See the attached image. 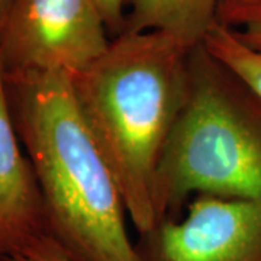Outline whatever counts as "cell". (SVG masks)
I'll return each instance as SVG.
<instances>
[{
	"label": "cell",
	"mask_w": 261,
	"mask_h": 261,
	"mask_svg": "<svg viewBox=\"0 0 261 261\" xmlns=\"http://www.w3.org/2000/svg\"><path fill=\"white\" fill-rule=\"evenodd\" d=\"M219 0H126L122 32L157 31L187 49L203 44L216 22Z\"/></svg>",
	"instance_id": "7"
},
{
	"label": "cell",
	"mask_w": 261,
	"mask_h": 261,
	"mask_svg": "<svg viewBox=\"0 0 261 261\" xmlns=\"http://www.w3.org/2000/svg\"><path fill=\"white\" fill-rule=\"evenodd\" d=\"M111 41L93 0H15L0 28V60L8 75H75L102 57Z\"/></svg>",
	"instance_id": "4"
},
{
	"label": "cell",
	"mask_w": 261,
	"mask_h": 261,
	"mask_svg": "<svg viewBox=\"0 0 261 261\" xmlns=\"http://www.w3.org/2000/svg\"><path fill=\"white\" fill-rule=\"evenodd\" d=\"M233 29L245 44L261 49V13H257L250 19H247L243 25Z\"/></svg>",
	"instance_id": "12"
},
{
	"label": "cell",
	"mask_w": 261,
	"mask_h": 261,
	"mask_svg": "<svg viewBox=\"0 0 261 261\" xmlns=\"http://www.w3.org/2000/svg\"><path fill=\"white\" fill-rule=\"evenodd\" d=\"M6 80L47 235L70 261H142L121 189L80 113L70 75L32 71Z\"/></svg>",
	"instance_id": "1"
},
{
	"label": "cell",
	"mask_w": 261,
	"mask_h": 261,
	"mask_svg": "<svg viewBox=\"0 0 261 261\" xmlns=\"http://www.w3.org/2000/svg\"><path fill=\"white\" fill-rule=\"evenodd\" d=\"M189 94L154 180L160 222L192 196L261 199V99L203 44L189 54Z\"/></svg>",
	"instance_id": "3"
},
{
	"label": "cell",
	"mask_w": 261,
	"mask_h": 261,
	"mask_svg": "<svg viewBox=\"0 0 261 261\" xmlns=\"http://www.w3.org/2000/svg\"><path fill=\"white\" fill-rule=\"evenodd\" d=\"M22 149L0 60V252L6 257L47 235L37 178Z\"/></svg>",
	"instance_id": "6"
},
{
	"label": "cell",
	"mask_w": 261,
	"mask_h": 261,
	"mask_svg": "<svg viewBox=\"0 0 261 261\" xmlns=\"http://www.w3.org/2000/svg\"><path fill=\"white\" fill-rule=\"evenodd\" d=\"M141 237L142 261H261V199L195 196Z\"/></svg>",
	"instance_id": "5"
},
{
	"label": "cell",
	"mask_w": 261,
	"mask_h": 261,
	"mask_svg": "<svg viewBox=\"0 0 261 261\" xmlns=\"http://www.w3.org/2000/svg\"><path fill=\"white\" fill-rule=\"evenodd\" d=\"M8 261H70L60 245L49 237L44 235L27 245L20 251L8 257Z\"/></svg>",
	"instance_id": "10"
},
{
	"label": "cell",
	"mask_w": 261,
	"mask_h": 261,
	"mask_svg": "<svg viewBox=\"0 0 261 261\" xmlns=\"http://www.w3.org/2000/svg\"><path fill=\"white\" fill-rule=\"evenodd\" d=\"M257 13H261V0H219L216 20L226 27L238 28Z\"/></svg>",
	"instance_id": "9"
},
{
	"label": "cell",
	"mask_w": 261,
	"mask_h": 261,
	"mask_svg": "<svg viewBox=\"0 0 261 261\" xmlns=\"http://www.w3.org/2000/svg\"><path fill=\"white\" fill-rule=\"evenodd\" d=\"M13 2H15V0H0V28H2L5 19L8 16L10 8H12V5H13Z\"/></svg>",
	"instance_id": "13"
},
{
	"label": "cell",
	"mask_w": 261,
	"mask_h": 261,
	"mask_svg": "<svg viewBox=\"0 0 261 261\" xmlns=\"http://www.w3.org/2000/svg\"><path fill=\"white\" fill-rule=\"evenodd\" d=\"M102 15L111 38L121 35L125 27V3L126 0H93Z\"/></svg>",
	"instance_id": "11"
},
{
	"label": "cell",
	"mask_w": 261,
	"mask_h": 261,
	"mask_svg": "<svg viewBox=\"0 0 261 261\" xmlns=\"http://www.w3.org/2000/svg\"><path fill=\"white\" fill-rule=\"evenodd\" d=\"M207 53L248 84L261 99V49L245 44L235 29L215 22L206 34Z\"/></svg>",
	"instance_id": "8"
},
{
	"label": "cell",
	"mask_w": 261,
	"mask_h": 261,
	"mask_svg": "<svg viewBox=\"0 0 261 261\" xmlns=\"http://www.w3.org/2000/svg\"><path fill=\"white\" fill-rule=\"evenodd\" d=\"M164 32H122L84 71L75 102L121 189L137 231L160 224L154 180L189 94V54Z\"/></svg>",
	"instance_id": "2"
},
{
	"label": "cell",
	"mask_w": 261,
	"mask_h": 261,
	"mask_svg": "<svg viewBox=\"0 0 261 261\" xmlns=\"http://www.w3.org/2000/svg\"><path fill=\"white\" fill-rule=\"evenodd\" d=\"M0 261H8V257L3 252H0Z\"/></svg>",
	"instance_id": "14"
}]
</instances>
